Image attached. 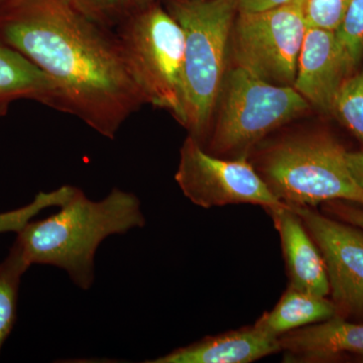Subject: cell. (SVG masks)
<instances>
[{
	"label": "cell",
	"mask_w": 363,
	"mask_h": 363,
	"mask_svg": "<svg viewBox=\"0 0 363 363\" xmlns=\"http://www.w3.org/2000/svg\"><path fill=\"white\" fill-rule=\"evenodd\" d=\"M147 223L138 196L112 189L100 201L90 200L81 189L57 213L30 221L14 242L30 266L45 264L63 269L74 285L88 291L95 279V255L102 241Z\"/></svg>",
	"instance_id": "7a4b0ae2"
},
{
	"label": "cell",
	"mask_w": 363,
	"mask_h": 363,
	"mask_svg": "<svg viewBox=\"0 0 363 363\" xmlns=\"http://www.w3.org/2000/svg\"><path fill=\"white\" fill-rule=\"evenodd\" d=\"M75 188L74 186L65 185L50 192L38 193L30 204L0 213V234L18 233L43 210L63 206L71 199L75 192Z\"/></svg>",
	"instance_id": "ac0fdd59"
},
{
	"label": "cell",
	"mask_w": 363,
	"mask_h": 363,
	"mask_svg": "<svg viewBox=\"0 0 363 363\" xmlns=\"http://www.w3.org/2000/svg\"><path fill=\"white\" fill-rule=\"evenodd\" d=\"M30 267L16 242L0 262V351L16 324L21 278Z\"/></svg>",
	"instance_id": "2e32d148"
},
{
	"label": "cell",
	"mask_w": 363,
	"mask_h": 363,
	"mask_svg": "<svg viewBox=\"0 0 363 363\" xmlns=\"http://www.w3.org/2000/svg\"><path fill=\"white\" fill-rule=\"evenodd\" d=\"M157 0H131L133 4V11L135 9H143V7L152 6L157 4Z\"/></svg>",
	"instance_id": "d4e9b609"
},
{
	"label": "cell",
	"mask_w": 363,
	"mask_h": 363,
	"mask_svg": "<svg viewBox=\"0 0 363 363\" xmlns=\"http://www.w3.org/2000/svg\"><path fill=\"white\" fill-rule=\"evenodd\" d=\"M335 316L337 312L331 300L289 285L274 309L264 312L255 325L267 335L279 338L288 332Z\"/></svg>",
	"instance_id": "9a60e30c"
},
{
	"label": "cell",
	"mask_w": 363,
	"mask_h": 363,
	"mask_svg": "<svg viewBox=\"0 0 363 363\" xmlns=\"http://www.w3.org/2000/svg\"><path fill=\"white\" fill-rule=\"evenodd\" d=\"M18 0H0V13Z\"/></svg>",
	"instance_id": "484cf974"
},
{
	"label": "cell",
	"mask_w": 363,
	"mask_h": 363,
	"mask_svg": "<svg viewBox=\"0 0 363 363\" xmlns=\"http://www.w3.org/2000/svg\"><path fill=\"white\" fill-rule=\"evenodd\" d=\"M281 352L279 338L252 326L240 327L155 358L147 363H250Z\"/></svg>",
	"instance_id": "4fadbf2b"
},
{
	"label": "cell",
	"mask_w": 363,
	"mask_h": 363,
	"mask_svg": "<svg viewBox=\"0 0 363 363\" xmlns=\"http://www.w3.org/2000/svg\"><path fill=\"white\" fill-rule=\"evenodd\" d=\"M336 33L351 69L355 71L363 58V0H351Z\"/></svg>",
	"instance_id": "d6986e66"
},
{
	"label": "cell",
	"mask_w": 363,
	"mask_h": 363,
	"mask_svg": "<svg viewBox=\"0 0 363 363\" xmlns=\"http://www.w3.org/2000/svg\"><path fill=\"white\" fill-rule=\"evenodd\" d=\"M116 35L143 104L169 112L185 128V38L178 21L155 4L130 11Z\"/></svg>",
	"instance_id": "5b68a950"
},
{
	"label": "cell",
	"mask_w": 363,
	"mask_h": 363,
	"mask_svg": "<svg viewBox=\"0 0 363 363\" xmlns=\"http://www.w3.org/2000/svg\"><path fill=\"white\" fill-rule=\"evenodd\" d=\"M0 40L56 86L64 113L114 140L143 104L111 28L71 0H18L0 13Z\"/></svg>",
	"instance_id": "6da1fadb"
},
{
	"label": "cell",
	"mask_w": 363,
	"mask_h": 363,
	"mask_svg": "<svg viewBox=\"0 0 363 363\" xmlns=\"http://www.w3.org/2000/svg\"><path fill=\"white\" fill-rule=\"evenodd\" d=\"M307 28L304 9L295 2L238 11L229 42L235 67L272 84L294 86Z\"/></svg>",
	"instance_id": "52a82bcc"
},
{
	"label": "cell",
	"mask_w": 363,
	"mask_h": 363,
	"mask_svg": "<svg viewBox=\"0 0 363 363\" xmlns=\"http://www.w3.org/2000/svg\"><path fill=\"white\" fill-rule=\"evenodd\" d=\"M292 1L293 0H238V9L242 13L266 11Z\"/></svg>",
	"instance_id": "603a6c76"
},
{
	"label": "cell",
	"mask_w": 363,
	"mask_h": 363,
	"mask_svg": "<svg viewBox=\"0 0 363 363\" xmlns=\"http://www.w3.org/2000/svg\"><path fill=\"white\" fill-rule=\"evenodd\" d=\"M291 208L302 218L323 257L337 316L363 322L362 229L320 213L316 208Z\"/></svg>",
	"instance_id": "9c48e42d"
},
{
	"label": "cell",
	"mask_w": 363,
	"mask_h": 363,
	"mask_svg": "<svg viewBox=\"0 0 363 363\" xmlns=\"http://www.w3.org/2000/svg\"><path fill=\"white\" fill-rule=\"evenodd\" d=\"M252 162L269 191L286 206L343 200L363 206V189L347 164V150L328 133H297L257 147Z\"/></svg>",
	"instance_id": "3957f363"
},
{
	"label": "cell",
	"mask_w": 363,
	"mask_h": 363,
	"mask_svg": "<svg viewBox=\"0 0 363 363\" xmlns=\"http://www.w3.org/2000/svg\"><path fill=\"white\" fill-rule=\"evenodd\" d=\"M18 100H32L63 112L61 95L51 79L20 52L0 40V118Z\"/></svg>",
	"instance_id": "5bb4252c"
},
{
	"label": "cell",
	"mask_w": 363,
	"mask_h": 363,
	"mask_svg": "<svg viewBox=\"0 0 363 363\" xmlns=\"http://www.w3.org/2000/svg\"><path fill=\"white\" fill-rule=\"evenodd\" d=\"M93 21L112 28L133 11L131 0H71Z\"/></svg>",
	"instance_id": "ffe728a7"
},
{
	"label": "cell",
	"mask_w": 363,
	"mask_h": 363,
	"mask_svg": "<svg viewBox=\"0 0 363 363\" xmlns=\"http://www.w3.org/2000/svg\"><path fill=\"white\" fill-rule=\"evenodd\" d=\"M353 72L336 30L308 26L293 87L310 106L322 113L331 114L339 87Z\"/></svg>",
	"instance_id": "30bf717a"
},
{
	"label": "cell",
	"mask_w": 363,
	"mask_h": 363,
	"mask_svg": "<svg viewBox=\"0 0 363 363\" xmlns=\"http://www.w3.org/2000/svg\"><path fill=\"white\" fill-rule=\"evenodd\" d=\"M185 38V128L204 147L224 78L238 0H169Z\"/></svg>",
	"instance_id": "277c9868"
},
{
	"label": "cell",
	"mask_w": 363,
	"mask_h": 363,
	"mask_svg": "<svg viewBox=\"0 0 363 363\" xmlns=\"http://www.w3.org/2000/svg\"><path fill=\"white\" fill-rule=\"evenodd\" d=\"M310 107L293 86L272 84L234 67L224 78L203 147L217 157H248L269 133Z\"/></svg>",
	"instance_id": "8992f818"
},
{
	"label": "cell",
	"mask_w": 363,
	"mask_h": 363,
	"mask_svg": "<svg viewBox=\"0 0 363 363\" xmlns=\"http://www.w3.org/2000/svg\"><path fill=\"white\" fill-rule=\"evenodd\" d=\"M324 211L338 220L357 226L363 230V208L355 203L334 200L324 203Z\"/></svg>",
	"instance_id": "7402d4cb"
},
{
	"label": "cell",
	"mask_w": 363,
	"mask_h": 363,
	"mask_svg": "<svg viewBox=\"0 0 363 363\" xmlns=\"http://www.w3.org/2000/svg\"><path fill=\"white\" fill-rule=\"evenodd\" d=\"M175 180L186 198L205 209L252 204L267 210L285 205L269 191L248 157L214 156L190 135L182 145Z\"/></svg>",
	"instance_id": "ba28073f"
},
{
	"label": "cell",
	"mask_w": 363,
	"mask_h": 363,
	"mask_svg": "<svg viewBox=\"0 0 363 363\" xmlns=\"http://www.w3.org/2000/svg\"><path fill=\"white\" fill-rule=\"evenodd\" d=\"M279 233L290 286L314 295L329 296V281L323 257L302 218L283 205L266 210Z\"/></svg>",
	"instance_id": "7c38bea8"
},
{
	"label": "cell",
	"mask_w": 363,
	"mask_h": 363,
	"mask_svg": "<svg viewBox=\"0 0 363 363\" xmlns=\"http://www.w3.org/2000/svg\"><path fill=\"white\" fill-rule=\"evenodd\" d=\"M279 342L284 362H332L347 355L363 362V322L335 316L288 332Z\"/></svg>",
	"instance_id": "8fae6325"
},
{
	"label": "cell",
	"mask_w": 363,
	"mask_h": 363,
	"mask_svg": "<svg viewBox=\"0 0 363 363\" xmlns=\"http://www.w3.org/2000/svg\"><path fill=\"white\" fill-rule=\"evenodd\" d=\"M351 0H306L304 13L308 26L336 30Z\"/></svg>",
	"instance_id": "44dd1931"
},
{
	"label": "cell",
	"mask_w": 363,
	"mask_h": 363,
	"mask_svg": "<svg viewBox=\"0 0 363 363\" xmlns=\"http://www.w3.org/2000/svg\"><path fill=\"white\" fill-rule=\"evenodd\" d=\"M347 164L353 178L363 189V152H348Z\"/></svg>",
	"instance_id": "cb8c5ba5"
},
{
	"label": "cell",
	"mask_w": 363,
	"mask_h": 363,
	"mask_svg": "<svg viewBox=\"0 0 363 363\" xmlns=\"http://www.w3.org/2000/svg\"><path fill=\"white\" fill-rule=\"evenodd\" d=\"M292 2H295V4H298V6L304 7L306 0H293Z\"/></svg>",
	"instance_id": "4316f807"
},
{
	"label": "cell",
	"mask_w": 363,
	"mask_h": 363,
	"mask_svg": "<svg viewBox=\"0 0 363 363\" xmlns=\"http://www.w3.org/2000/svg\"><path fill=\"white\" fill-rule=\"evenodd\" d=\"M331 116L363 145V69L344 79L334 98Z\"/></svg>",
	"instance_id": "e0dca14e"
}]
</instances>
